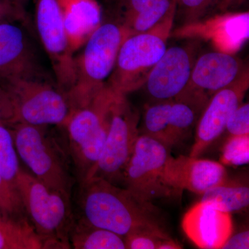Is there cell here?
Here are the masks:
<instances>
[{
  "label": "cell",
  "instance_id": "obj_10",
  "mask_svg": "<svg viewBox=\"0 0 249 249\" xmlns=\"http://www.w3.org/2000/svg\"><path fill=\"white\" fill-rule=\"evenodd\" d=\"M247 78L249 68L242 59L224 52H209L196 60L186 89L177 98L205 107L214 93Z\"/></svg>",
  "mask_w": 249,
  "mask_h": 249
},
{
  "label": "cell",
  "instance_id": "obj_28",
  "mask_svg": "<svg viewBox=\"0 0 249 249\" xmlns=\"http://www.w3.org/2000/svg\"><path fill=\"white\" fill-rule=\"evenodd\" d=\"M226 129L231 136L249 134V105L241 104L228 121Z\"/></svg>",
  "mask_w": 249,
  "mask_h": 249
},
{
  "label": "cell",
  "instance_id": "obj_19",
  "mask_svg": "<svg viewBox=\"0 0 249 249\" xmlns=\"http://www.w3.org/2000/svg\"><path fill=\"white\" fill-rule=\"evenodd\" d=\"M71 248L76 249H125L124 237L91 225L83 219H75L70 233Z\"/></svg>",
  "mask_w": 249,
  "mask_h": 249
},
{
  "label": "cell",
  "instance_id": "obj_26",
  "mask_svg": "<svg viewBox=\"0 0 249 249\" xmlns=\"http://www.w3.org/2000/svg\"><path fill=\"white\" fill-rule=\"evenodd\" d=\"M170 239L163 229H144L124 237L126 249H160Z\"/></svg>",
  "mask_w": 249,
  "mask_h": 249
},
{
  "label": "cell",
  "instance_id": "obj_2",
  "mask_svg": "<svg viewBox=\"0 0 249 249\" xmlns=\"http://www.w3.org/2000/svg\"><path fill=\"white\" fill-rule=\"evenodd\" d=\"M122 95L106 83L89 103L73 109L63 125L67 134L65 150L78 184L86 180L99 160L113 109Z\"/></svg>",
  "mask_w": 249,
  "mask_h": 249
},
{
  "label": "cell",
  "instance_id": "obj_27",
  "mask_svg": "<svg viewBox=\"0 0 249 249\" xmlns=\"http://www.w3.org/2000/svg\"><path fill=\"white\" fill-rule=\"evenodd\" d=\"M217 0H177L176 14L183 22L189 24L197 22L214 7Z\"/></svg>",
  "mask_w": 249,
  "mask_h": 249
},
{
  "label": "cell",
  "instance_id": "obj_15",
  "mask_svg": "<svg viewBox=\"0 0 249 249\" xmlns=\"http://www.w3.org/2000/svg\"><path fill=\"white\" fill-rule=\"evenodd\" d=\"M45 78L27 36L15 22L0 24V79Z\"/></svg>",
  "mask_w": 249,
  "mask_h": 249
},
{
  "label": "cell",
  "instance_id": "obj_33",
  "mask_svg": "<svg viewBox=\"0 0 249 249\" xmlns=\"http://www.w3.org/2000/svg\"><path fill=\"white\" fill-rule=\"evenodd\" d=\"M9 220H14V219H9V218L5 217L4 214L1 213V211H0V223H4L7 222Z\"/></svg>",
  "mask_w": 249,
  "mask_h": 249
},
{
  "label": "cell",
  "instance_id": "obj_34",
  "mask_svg": "<svg viewBox=\"0 0 249 249\" xmlns=\"http://www.w3.org/2000/svg\"><path fill=\"white\" fill-rule=\"evenodd\" d=\"M9 1H11V2L14 3V4L18 5V6H22L20 5V0H9Z\"/></svg>",
  "mask_w": 249,
  "mask_h": 249
},
{
  "label": "cell",
  "instance_id": "obj_9",
  "mask_svg": "<svg viewBox=\"0 0 249 249\" xmlns=\"http://www.w3.org/2000/svg\"><path fill=\"white\" fill-rule=\"evenodd\" d=\"M139 118L138 111L122 95L113 109L107 139L99 160L85 181L101 178L114 184L123 181L124 170L139 136Z\"/></svg>",
  "mask_w": 249,
  "mask_h": 249
},
{
  "label": "cell",
  "instance_id": "obj_17",
  "mask_svg": "<svg viewBox=\"0 0 249 249\" xmlns=\"http://www.w3.org/2000/svg\"><path fill=\"white\" fill-rule=\"evenodd\" d=\"M73 53L85 45L101 25V6L96 0H57Z\"/></svg>",
  "mask_w": 249,
  "mask_h": 249
},
{
  "label": "cell",
  "instance_id": "obj_8",
  "mask_svg": "<svg viewBox=\"0 0 249 249\" xmlns=\"http://www.w3.org/2000/svg\"><path fill=\"white\" fill-rule=\"evenodd\" d=\"M169 156V148L164 144L146 134H139L122 181L139 202L152 206V201L175 194L164 179Z\"/></svg>",
  "mask_w": 249,
  "mask_h": 249
},
{
  "label": "cell",
  "instance_id": "obj_11",
  "mask_svg": "<svg viewBox=\"0 0 249 249\" xmlns=\"http://www.w3.org/2000/svg\"><path fill=\"white\" fill-rule=\"evenodd\" d=\"M36 19L41 42L52 62L56 85L69 93L76 83V58L57 0H37Z\"/></svg>",
  "mask_w": 249,
  "mask_h": 249
},
{
  "label": "cell",
  "instance_id": "obj_18",
  "mask_svg": "<svg viewBox=\"0 0 249 249\" xmlns=\"http://www.w3.org/2000/svg\"><path fill=\"white\" fill-rule=\"evenodd\" d=\"M176 0H116L114 6L116 22L129 36L150 30L168 14Z\"/></svg>",
  "mask_w": 249,
  "mask_h": 249
},
{
  "label": "cell",
  "instance_id": "obj_16",
  "mask_svg": "<svg viewBox=\"0 0 249 249\" xmlns=\"http://www.w3.org/2000/svg\"><path fill=\"white\" fill-rule=\"evenodd\" d=\"M181 227L196 247L222 249L233 231L231 215L207 203H196L183 216Z\"/></svg>",
  "mask_w": 249,
  "mask_h": 249
},
{
  "label": "cell",
  "instance_id": "obj_21",
  "mask_svg": "<svg viewBox=\"0 0 249 249\" xmlns=\"http://www.w3.org/2000/svg\"><path fill=\"white\" fill-rule=\"evenodd\" d=\"M39 249L43 245L29 221L0 223V249Z\"/></svg>",
  "mask_w": 249,
  "mask_h": 249
},
{
  "label": "cell",
  "instance_id": "obj_23",
  "mask_svg": "<svg viewBox=\"0 0 249 249\" xmlns=\"http://www.w3.org/2000/svg\"><path fill=\"white\" fill-rule=\"evenodd\" d=\"M172 100L157 101L148 106L143 116L144 134L164 144L168 148L173 147L169 134V114Z\"/></svg>",
  "mask_w": 249,
  "mask_h": 249
},
{
  "label": "cell",
  "instance_id": "obj_3",
  "mask_svg": "<svg viewBox=\"0 0 249 249\" xmlns=\"http://www.w3.org/2000/svg\"><path fill=\"white\" fill-rule=\"evenodd\" d=\"M17 185L28 219L43 249H71L69 238L75 221L71 198L48 188L22 168Z\"/></svg>",
  "mask_w": 249,
  "mask_h": 249
},
{
  "label": "cell",
  "instance_id": "obj_30",
  "mask_svg": "<svg viewBox=\"0 0 249 249\" xmlns=\"http://www.w3.org/2000/svg\"><path fill=\"white\" fill-rule=\"evenodd\" d=\"M24 18L22 6L15 4L9 0H0V24L22 20Z\"/></svg>",
  "mask_w": 249,
  "mask_h": 249
},
{
  "label": "cell",
  "instance_id": "obj_20",
  "mask_svg": "<svg viewBox=\"0 0 249 249\" xmlns=\"http://www.w3.org/2000/svg\"><path fill=\"white\" fill-rule=\"evenodd\" d=\"M201 201L229 213L241 211L249 206V186L226 181L205 192Z\"/></svg>",
  "mask_w": 249,
  "mask_h": 249
},
{
  "label": "cell",
  "instance_id": "obj_24",
  "mask_svg": "<svg viewBox=\"0 0 249 249\" xmlns=\"http://www.w3.org/2000/svg\"><path fill=\"white\" fill-rule=\"evenodd\" d=\"M20 169L12 130L9 126L0 124V176L18 190V178Z\"/></svg>",
  "mask_w": 249,
  "mask_h": 249
},
{
  "label": "cell",
  "instance_id": "obj_29",
  "mask_svg": "<svg viewBox=\"0 0 249 249\" xmlns=\"http://www.w3.org/2000/svg\"><path fill=\"white\" fill-rule=\"evenodd\" d=\"M15 124H16V116L12 100L0 80V124L10 127Z\"/></svg>",
  "mask_w": 249,
  "mask_h": 249
},
{
  "label": "cell",
  "instance_id": "obj_32",
  "mask_svg": "<svg viewBox=\"0 0 249 249\" xmlns=\"http://www.w3.org/2000/svg\"><path fill=\"white\" fill-rule=\"evenodd\" d=\"M246 0H217L214 7L217 8L219 11L224 12L240 6Z\"/></svg>",
  "mask_w": 249,
  "mask_h": 249
},
{
  "label": "cell",
  "instance_id": "obj_22",
  "mask_svg": "<svg viewBox=\"0 0 249 249\" xmlns=\"http://www.w3.org/2000/svg\"><path fill=\"white\" fill-rule=\"evenodd\" d=\"M201 107L186 100H172L170 106L169 134L173 146L186 138L196 124L198 111Z\"/></svg>",
  "mask_w": 249,
  "mask_h": 249
},
{
  "label": "cell",
  "instance_id": "obj_1",
  "mask_svg": "<svg viewBox=\"0 0 249 249\" xmlns=\"http://www.w3.org/2000/svg\"><path fill=\"white\" fill-rule=\"evenodd\" d=\"M81 219L125 237L144 229H162L152 216V206L139 202L125 188L101 179L79 183Z\"/></svg>",
  "mask_w": 249,
  "mask_h": 249
},
{
  "label": "cell",
  "instance_id": "obj_31",
  "mask_svg": "<svg viewBox=\"0 0 249 249\" xmlns=\"http://www.w3.org/2000/svg\"><path fill=\"white\" fill-rule=\"evenodd\" d=\"M222 249H249V231L238 232L235 235H231L225 242Z\"/></svg>",
  "mask_w": 249,
  "mask_h": 249
},
{
  "label": "cell",
  "instance_id": "obj_13",
  "mask_svg": "<svg viewBox=\"0 0 249 249\" xmlns=\"http://www.w3.org/2000/svg\"><path fill=\"white\" fill-rule=\"evenodd\" d=\"M249 78L219 90L205 106L197 127L191 157H198L226 129L229 118L240 106L249 88Z\"/></svg>",
  "mask_w": 249,
  "mask_h": 249
},
{
  "label": "cell",
  "instance_id": "obj_7",
  "mask_svg": "<svg viewBox=\"0 0 249 249\" xmlns=\"http://www.w3.org/2000/svg\"><path fill=\"white\" fill-rule=\"evenodd\" d=\"M0 80L12 100L16 124L63 126L73 110L68 93L45 78Z\"/></svg>",
  "mask_w": 249,
  "mask_h": 249
},
{
  "label": "cell",
  "instance_id": "obj_6",
  "mask_svg": "<svg viewBox=\"0 0 249 249\" xmlns=\"http://www.w3.org/2000/svg\"><path fill=\"white\" fill-rule=\"evenodd\" d=\"M127 37L124 28L116 21L101 24L90 36L83 53L76 58V83L68 93L73 110L89 103L106 85Z\"/></svg>",
  "mask_w": 249,
  "mask_h": 249
},
{
  "label": "cell",
  "instance_id": "obj_12",
  "mask_svg": "<svg viewBox=\"0 0 249 249\" xmlns=\"http://www.w3.org/2000/svg\"><path fill=\"white\" fill-rule=\"evenodd\" d=\"M194 46H174L167 49L152 69L143 86L157 101L174 100L186 89L196 62Z\"/></svg>",
  "mask_w": 249,
  "mask_h": 249
},
{
  "label": "cell",
  "instance_id": "obj_4",
  "mask_svg": "<svg viewBox=\"0 0 249 249\" xmlns=\"http://www.w3.org/2000/svg\"><path fill=\"white\" fill-rule=\"evenodd\" d=\"M47 126L17 123L10 126L18 155L45 186L71 198L77 181L65 147L46 132Z\"/></svg>",
  "mask_w": 249,
  "mask_h": 249
},
{
  "label": "cell",
  "instance_id": "obj_5",
  "mask_svg": "<svg viewBox=\"0 0 249 249\" xmlns=\"http://www.w3.org/2000/svg\"><path fill=\"white\" fill-rule=\"evenodd\" d=\"M176 7L177 0L166 16L155 27L145 32L129 36L123 42L115 67L107 82L116 92L126 96L143 86L152 69L166 51Z\"/></svg>",
  "mask_w": 249,
  "mask_h": 249
},
{
  "label": "cell",
  "instance_id": "obj_14",
  "mask_svg": "<svg viewBox=\"0 0 249 249\" xmlns=\"http://www.w3.org/2000/svg\"><path fill=\"white\" fill-rule=\"evenodd\" d=\"M165 183L175 193L186 190L204 194L227 181V173L222 163L198 157H168L164 168Z\"/></svg>",
  "mask_w": 249,
  "mask_h": 249
},
{
  "label": "cell",
  "instance_id": "obj_25",
  "mask_svg": "<svg viewBox=\"0 0 249 249\" xmlns=\"http://www.w3.org/2000/svg\"><path fill=\"white\" fill-rule=\"evenodd\" d=\"M221 161L223 164L243 165L249 162V134L231 136L223 147Z\"/></svg>",
  "mask_w": 249,
  "mask_h": 249
},
{
  "label": "cell",
  "instance_id": "obj_35",
  "mask_svg": "<svg viewBox=\"0 0 249 249\" xmlns=\"http://www.w3.org/2000/svg\"><path fill=\"white\" fill-rule=\"evenodd\" d=\"M105 1H107V2H109L110 3V4H111V3L114 2V1H115L116 0H105Z\"/></svg>",
  "mask_w": 249,
  "mask_h": 249
}]
</instances>
